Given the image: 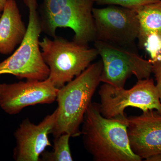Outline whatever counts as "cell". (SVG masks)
Wrapping results in <instances>:
<instances>
[{"instance_id":"obj_10","label":"cell","mask_w":161,"mask_h":161,"mask_svg":"<svg viewBox=\"0 0 161 161\" xmlns=\"http://www.w3.org/2000/svg\"><path fill=\"white\" fill-rule=\"evenodd\" d=\"M58 115L56 108L38 125L29 119H23L14 133L16 146L13 158L16 161H40L47 147L52 146L48 135L52 134Z\"/></svg>"},{"instance_id":"obj_2","label":"cell","mask_w":161,"mask_h":161,"mask_svg":"<svg viewBox=\"0 0 161 161\" xmlns=\"http://www.w3.org/2000/svg\"><path fill=\"white\" fill-rule=\"evenodd\" d=\"M103 67L101 60L92 64L80 75L59 89L56 98L58 115L52 132L54 137L63 133L73 137L81 135L80 126L101 82Z\"/></svg>"},{"instance_id":"obj_4","label":"cell","mask_w":161,"mask_h":161,"mask_svg":"<svg viewBox=\"0 0 161 161\" xmlns=\"http://www.w3.org/2000/svg\"><path fill=\"white\" fill-rule=\"evenodd\" d=\"M43 60L48 67V79L60 89L80 75L97 58V49L56 36L40 41Z\"/></svg>"},{"instance_id":"obj_14","label":"cell","mask_w":161,"mask_h":161,"mask_svg":"<svg viewBox=\"0 0 161 161\" xmlns=\"http://www.w3.org/2000/svg\"><path fill=\"white\" fill-rule=\"evenodd\" d=\"M70 135L63 133L54 137L52 151H44L40 156V161H72L73 157L69 147Z\"/></svg>"},{"instance_id":"obj_12","label":"cell","mask_w":161,"mask_h":161,"mask_svg":"<svg viewBox=\"0 0 161 161\" xmlns=\"http://www.w3.org/2000/svg\"><path fill=\"white\" fill-rule=\"evenodd\" d=\"M134 9L139 23V47L154 59L161 54V0Z\"/></svg>"},{"instance_id":"obj_1","label":"cell","mask_w":161,"mask_h":161,"mask_svg":"<svg viewBox=\"0 0 161 161\" xmlns=\"http://www.w3.org/2000/svg\"><path fill=\"white\" fill-rule=\"evenodd\" d=\"M81 125L84 146L94 160H142L130 148L127 119L106 118L101 114L98 103L92 102Z\"/></svg>"},{"instance_id":"obj_15","label":"cell","mask_w":161,"mask_h":161,"mask_svg":"<svg viewBox=\"0 0 161 161\" xmlns=\"http://www.w3.org/2000/svg\"><path fill=\"white\" fill-rule=\"evenodd\" d=\"M160 0H93L99 6L115 5L130 9H136L147 4L156 3Z\"/></svg>"},{"instance_id":"obj_13","label":"cell","mask_w":161,"mask_h":161,"mask_svg":"<svg viewBox=\"0 0 161 161\" xmlns=\"http://www.w3.org/2000/svg\"><path fill=\"white\" fill-rule=\"evenodd\" d=\"M15 0H7L0 17V54L12 53L22 43L27 31Z\"/></svg>"},{"instance_id":"obj_11","label":"cell","mask_w":161,"mask_h":161,"mask_svg":"<svg viewBox=\"0 0 161 161\" xmlns=\"http://www.w3.org/2000/svg\"><path fill=\"white\" fill-rule=\"evenodd\" d=\"M127 132L132 152L150 161L161 154V114L157 111L127 117Z\"/></svg>"},{"instance_id":"obj_18","label":"cell","mask_w":161,"mask_h":161,"mask_svg":"<svg viewBox=\"0 0 161 161\" xmlns=\"http://www.w3.org/2000/svg\"><path fill=\"white\" fill-rule=\"evenodd\" d=\"M1 15H2V14H0V17H1Z\"/></svg>"},{"instance_id":"obj_7","label":"cell","mask_w":161,"mask_h":161,"mask_svg":"<svg viewBox=\"0 0 161 161\" xmlns=\"http://www.w3.org/2000/svg\"><path fill=\"white\" fill-rule=\"evenodd\" d=\"M94 46L103 62L101 82L118 88H124L128 78L134 75L137 80L150 78L152 64L130 48L100 40Z\"/></svg>"},{"instance_id":"obj_3","label":"cell","mask_w":161,"mask_h":161,"mask_svg":"<svg viewBox=\"0 0 161 161\" xmlns=\"http://www.w3.org/2000/svg\"><path fill=\"white\" fill-rule=\"evenodd\" d=\"M94 4L93 0H43L38 9L42 31L54 38L58 28H69L74 42L89 46L96 40Z\"/></svg>"},{"instance_id":"obj_16","label":"cell","mask_w":161,"mask_h":161,"mask_svg":"<svg viewBox=\"0 0 161 161\" xmlns=\"http://www.w3.org/2000/svg\"><path fill=\"white\" fill-rule=\"evenodd\" d=\"M150 60L152 64V73L154 74L156 81V87L161 102V54Z\"/></svg>"},{"instance_id":"obj_6","label":"cell","mask_w":161,"mask_h":161,"mask_svg":"<svg viewBox=\"0 0 161 161\" xmlns=\"http://www.w3.org/2000/svg\"><path fill=\"white\" fill-rule=\"evenodd\" d=\"M98 95L99 111L106 118L126 119L125 110L130 107L138 108L143 112L156 110L161 114V102L152 78L138 80L129 90L104 83Z\"/></svg>"},{"instance_id":"obj_8","label":"cell","mask_w":161,"mask_h":161,"mask_svg":"<svg viewBox=\"0 0 161 161\" xmlns=\"http://www.w3.org/2000/svg\"><path fill=\"white\" fill-rule=\"evenodd\" d=\"M96 40L124 47H133L137 40L139 23L134 9L109 5L93 8Z\"/></svg>"},{"instance_id":"obj_5","label":"cell","mask_w":161,"mask_h":161,"mask_svg":"<svg viewBox=\"0 0 161 161\" xmlns=\"http://www.w3.org/2000/svg\"><path fill=\"white\" fill-rule=\"evenodd\" d=\"M29 10V21L25 37L9 58L0 62V75L9 74L19 79L43 80L49 69L43 60L40 46L42 31L37 0H23Z\"/></svg>"},{"instance_id":"obj_17","label":"cell","mask_w":161,"mask_h":161,"mask_svg":"<svg viewBox=\"0 0 161 161\" xmlns=\"http://www.w3.org/2000/svg\"><path fill=\"white\" fill-rule=\"evenodd\" d=\"M7 0H0V14L3 12Z\"/></svg>"},{"instance_id":"obj_9","label":"cell","mask_w":161,"mask_h":161,"mask_svg":"<svg viewBox=\"0 0 161 161\" xmlns=\"http://www.w3.org/2000/svg\"><path fill=\"white\" fill-rule=\"evenodd\" d=\"M58 90L48 78L1 83L0 107L9 115H16L26 107L54 102Z\"/></svg>"}]
</instances>
